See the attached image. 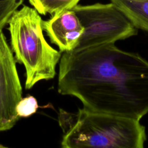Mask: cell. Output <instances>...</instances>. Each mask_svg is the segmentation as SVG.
Returning a JSON list of instances; mask_svg holds the SVG:
<instances>
[{"instance_id": "cell-1", "label": "cell", "mask_w": 148, "mask_h": 148, "mask_svg": "<svg viewBox=\"0 0 148 148\" xmlns=\"http://www.w3.org/2000/svg\"><path fill=\"white\" fill-rule=\"evenodd\" d=\"M58 92L91 111L140 120L148 113V61L114 43L62 52Z\"/></svg>"}, {"instance_id": "cell-2", "label": "cell", "mask_w": 148, "mask_h": 148, "mask_svg": "<svg viewBox=\"0 0 148 148\" xmlns=\"http://www.w3.org/2000/svg\"><path fill=\"white\" fill-rule=\"evenodd\" d=\"M140 120L96 112L84 108L76 113L60 109L64 148H143L145 127Z\"/></svg>"}, {"instance_id": "cell-3", "label": "cell", "mask_w": 148, "mask_h": 148, "mask_svg": "<svg viewBox=\"0 0 148 148\" xmlns=\"http://www.w3.org/2000/svg\"><path fill=\"white\" fill-rule=\"evenodd\" d=\"M34 9L23 6L8 22L11 49L17 62L25 69V88H31L38 82L53 79L61 53L46 41L42 20Z\"/></svg>"}, {"instance_id": "cell-4", "label": "cell", "mask_w": 148, "mask_h": 148, "mask_svg": "<svg viewBox=\"0 0 148 148\" xmlns=\"http://www.w3.org/2000/svg\"><path fill=\"white\" fill-rule=\"evenodd\" d=\"M72 10L84 27V32L76 47L114 43L138 34L137 28L112 2L77 5Z\"/></svg>"}, {"instance_id": "cell-5", "label": "cell", "mask_w": 148, "mask_h": 148, "mask_svg": "<svg viewBox=\"0 0 148 148\" xmlns=\"http://www.w3.org/2000/svg\"><path fill=\"white\" fill-rule=\"evenodd\" d=\"M16 62L5 34L0 30V131L11 129L20 117L16 107L22 99V87Z\"/></svg>"}, {"instance_id": "cell-6", "label": "cell", "mask_w": 148, "mask_h": 148, "mask_svg": "<svg viewBox=\"0 0 148 148\" xmlns=\"http://www.w3.org/2000/svg\"><path fill=\"white\" fill-rule=\"evenodd\" d=\"M42 27L50 42L61 52L75 49L84 32V27L73 10H66L42 21Z\"/></svg>"}, {"instance_id": "cell-7", "label": "cell", "mask_w": 148, "mask_h": 148, "mask_svg": "<svg viewBox=\"0 0 148 148\" xmlns=\"http://www.w3.org/2000/svg\"><path fill=\"white\" fill-rule=\"evenodd\" d=\"M138 29L148 32V0H110Z\"/></svg>"}, {"instance_id": "cell-8", "label": "cell", "mask_w": 148, "mask_h": 148, "mask_svg": "<svg viewBox=\"0 0 148 148\" xmlns=\"http://www.w3.org/2000/svg\"><path fill=\"white\" fill-rule=\"evenodd\" d=\"M40 14L53 16L66 10H71L80 0H28Z\"/></svg>"}, {"instance_id": "cell-9", "label": "cell", "mask_w": 148, "mask_h": 148, "mask_svg": "<svg viewBox=\"0 0 148 148\" xmlns=\"http://www.w3.org/2000/svg\"><path fill=\"white\" fill-rule=\"evenodd\" d=\"M24 0H0V30L8 24L14 14L22 5Z\"/></svg>"}, {"instance_id": "cell-10", "label": "cell", "mask_w": 148, "mask_h": 148, "mask_svg": "<svg viewBox=\"0 0 148 148\" xmlns=\"http://www.w3.org/2000/svg\"><path fill=\"white\" fill-rule=\"evenodd\" d=\"M38 107L36 99L32 95H29L22 98L17 105L16 111L19 117H27L34 114Z\"/></svg>"}, {"instance_id": "cell-11", "label": "cell", "mask_w": 148, "mask_h": 148, "mask_svg": "<svg viewBox=\"0 0 148 148\" xmlns=\"http://www.w3.org/2000/svg\"><path fill=\"white\" fill-rule=\"evenodd\" d=\"M0 147H4V146H2V145H0Z\"/></svg>"}]
</instances>
